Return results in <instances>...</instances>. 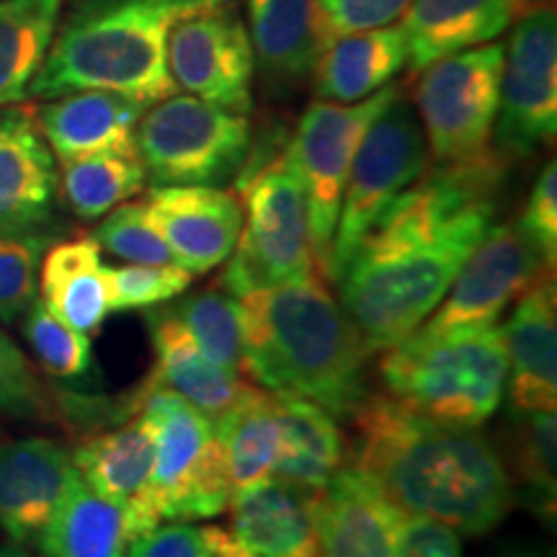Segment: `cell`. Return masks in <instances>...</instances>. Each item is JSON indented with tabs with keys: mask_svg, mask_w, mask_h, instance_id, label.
I'll use <instances>...</instances> for the list:
<instances>
[{
	"mask_svg": "<svg viewBox=\"0 0 557 557\" xmlns=\"http://www.w3.org/2000/svg\"><path fill=\"white\" fill-rule=\"evenodd\" d=\"M498 158L472 169H436L382 214L338 276L341 308L372 354L421 323L496 220Z\"/></svg>",
	"mask_w": 557,
	"mask_h": 557,
	"instance_id": "cell-1",
	"label": "cell"
},
{
	"mask_svg": "<svg viewBox=\"0 0 557 557\" xmlns=\"http://www.w3.org/2000/svg\"><path fill=\"white\" fill-rule=\"evenodd\" d=\"M348 421L351 468L372 478L400 511L468 537L493 532L511 511L517 493L504 455L478 429L431 421L393 395H367Z\"/></svg>",
	"mask_w": 557,
	"mask_h": 557,
	"instance_id": "cell-2",
	"label": "cell"
},
{
	"mask_svg": "<svg viewBox=\"0 0 557 557\" xmlns=\"http://www.w3.org/2000/svg\"><path fill=\"white\" fill-rule=\"evenodd\" d=\"M243 374L348 418L367 398L364 338L315 274L240 297Z\"/></svg>",
	"mask_w": 557,
	"mask_h": 557,
	"instance_id": "cell-3",
	"label": "cell"
},
{
	"mask_svg": "<svg viewBox=\"0 0 557 557\" xmlns=\"http://www.w3.org/2000/svg\"><path fill=\"white\" fill-rule=\"evenodd\" d=\"M235 0H83L54 32L29 99L111 90L152 107L176 94L165 47L181 18Z\"/></svg>",
	"mask_w": 557,
	"mask_h": 557,
	"instance_id": "cell-4",
	"label": "cell"
},
{
	"mask_svg": "<svg viewBox=\"0 0 557 557\" xmlns=\"http://www.w3.org/2000/svg\"><path fill=\"white\" fill-rule=\"evenodd\" d=\"M380 369L389 395L416 413L449 426L480 429L506 395L504 329L410 333L387 348Z\"/></svg>",
	"mask_w": 557,
	"mask_h": 557,
	"instance_id": "cell-5",
	"label": "cell"
},
{
	"mask_svg": "<svg viewBox=\"0 0 557 557\" xmlns=\"http://www.w3.org/2000/svg\"><path fill=\"white\" fill-rule=\"evenodd\" d=\"M135 413L156 426L148 500L160 521L214 519L233 500L227 455L214 423L150 377L132 393Z\"/></svg>",
	"mask_w": 557,
	"mask_h": 557,
	"instance_id": "cell-6",
	"label": "cell"
},
{
	"mask_svg": "<svg viewBox=\"0 0 557 557\" xmlns=\"http://www.w3.org/2000/svg\"><path fill=\"white\" fill-rule=\"evenodd\" d=\"M238 189L246 212L220 287L240 299L315 274L305 191L284 152Z\"/></svg>",
	"mask_w": 557,
	"mask_h": 557,
	"instance_id": "cell-7",
	"label": "cell"
},
{
	"mask_svg": "<svg viewBox=\"0 0 557 557\" xmlns=\"http://www.w3.org/2000/svg\"><path fill=\"white\" fill-rule=\"evenodd\" d=\"M250 152V122L194 96L158 101L137 124V156L152 186H220Z\"/></svg>",
	"mask_w": 557,
	"mask_h": 557,
	"instance_id": "cell-8",
	"label": "cell"
},
{
	"mask_svg": "<svg viewBox=\"0 0 557 557\" xmlns=\"http://www.w3.org/2000/svg\"><path fill=\"white\" fill-rule=\"evenodd\" d=\"M421 73L416 103L436 169H472L496 158L491 139L500 103L504 47H472Z\"/></svg>",
	"mask_w": 557,
	"mask_h": 557,
	"instance_id": "cell-9",
	"label": "cell"
},
{
	"mask_svg": "<svg viewBox=\"0 0 557 557\" xmlns=\"http://www.w3.org/2000/svg\"><path fill=\"white\" fill-rule=\"evenodd\" d=\"M429 163L426 137L416 111L400 90L385 111L369 124L361 139L351 171H348L344 199H341L336 233H333L329 276L333 284L344 274L346 263L372 233L393 201L423 178Z\"/></svg>",
	"mask_w": 557,
	"mask_h": 557,
	"instance_id": "cell-10",
	"label": "cell"
},
{
	"mask_svg": "<svg viewBox=\"0 0 557 557\" xmlns=\"http://www.w3.org/2000/svg\"><path fill=\"white\" fill-rule=\"evenodd\" d=\"M398 96V86H385L357 103L315 101L299 120L284 158L295 171L308 207V233L312 261L329 276L333 233H336L341 199L361 139L369 124Z\"/></svg>",
	"mask_w": 557,
	"mask_h": 557,
	"instance_id": "cell-11",
	"label": "cell"
},
{
	"mask_svg": "<svg viewBox=\"0 0 557 557\" xmlns=\"http://www.w3.org/2000/svg\"><path fill=\"white\" fill-rule=\"evenodd\" d=\"M557 132V21L549 9L521 16L504 50L493 152L500 163L532 158Z\"/></svg>",
	"mask_w": 557,
	"mask_h": 557,
	"instance_id": "cell-12",
	"label": "cell"
},
{
	"mask_svg": "<svg viewBox=\"0 0 557 557\" xmlns=\"http://www.w3.org/2000/svg\"><path fill=\"white\" fill-rule=\"evenodd\" d=\"M165 62L176 88L194 99L238 114L253 107V47L235 3L181 18L169 34Z\"/></svg>",
	"mask_w": 557,
	"mask_h": 557,
	"instance_id": "cell-13",
	"label": "cell"
},
{
	"mask_svg": "<svg viewBox=\"0 0 557 557\" xmlns=\"http://www.w3.org/2000/svg\"><path fill=\"white\" fill-rule=\"evenodd\" d=\"M545 271L553 269H547L532 243L521 235L517 222H493L485 238L457 271L447 295L416 333L438 336L496 325L508 305L524 295Z\"/></svg>",
	"mask_w": 557,
	"mask_h": 557,
	"instance_id": "cell-14",
	"label": "cell"
},
{
	"mask_svg": "<svg viewBox=\"0 0 557 557\" xmlns=\"http://www.w3.org/2000/svg\"><path fill=\"white\" fill-rule=\"evenodd\" d=\"M156 462V426L148 416L135 413L122 426L88 436L73 451V465L96 496L120 506L129 545L160 524L148 500Z\"/></svg>",
	"mask_w": 557,
	"mask_h": 557,
	"instance_id": "cell-15",
	"label": "cell"
},
{
	"mask_svg": "<svg viewBox=\"0 0 557 557\" xmlns=\"http://www.w3.org/2000/svg\"><path fill=\"white\" fill-rule=\"evenodd\" d=\"M173 261L207 274L230 259L243 227V207L220 186H152L143 199Z\"/></svg>",
	"mask_w": 557,
	"mask_h": 557,
	"instance_id": "cell-16",
	"label": "cell"
},
{
	"mask_svg": "<svg viewBox=\"0 0 557 557\" xmlns=\"http://www.w3.org/2000/svg\"><path fill=\"white\" fill-rule=\"evenodd\" d=\"M75 475L73 455L52 438L0 442V529L16 545L39 542Z\"/></svg>",
	"mask_w": 557,
	"mask_h": 557,
	"instance_id": "cell-17",
	"label": "cell"
},
{
	"mask_svg": "<svg viewBox=\"0 0 557 557\" xmlns=\"http://www.w3.org/2000/svg\"><path fill=\"white\" fill-rule=\"evenodd\" d=\"M557 295L555 271H545L519 295L504 325L511 410H555L557 406Z\"/></svg>",
	"mask_w": 557,
	"mask_h": 557,
	"instance_id": "cell-18",
	"label": "cell"
},
{
	"mask_svg": "<svg viewBox=\"0 0 557 557\" xmlns=\"http://www.w3.org/2000/svg\"><path fill=\"white\" fill-rule=\"evenodd\" d=\"M400 508L357 468H341L318 498L323 557H398Z\"/></svg>",
	"mask_w": 557,
	"mask_h": 557,
	"instance_id": "cell-19",
	"label": "cell"
},
{
	"mask_svg": "<svg viewBox=\"0 0 557 557\" xmlns=\"http://www.w3.org/2000/svg\"><path fill=\"white\" fill-rule=\"evenodd\" d=\"M318 498L320 493L271 475L230 500L233 532L256 557H323Z\"/></svg>",
	"mask_w": 557,
	"mask_h": 557,
	"instance_id": "cell-20",
	"label": "cell"
},
{
	"mask_svg": "<svg viewBox=\"0 0 557 557\" xmlns=\"http://www.w3.org/2000/svg\"><path fill=\"white\" fill-rule=\"evenodd\" d=\"M145 109L148 107L111 90H75L41 107L37 127L60 163L99 152L135 156L137 124Z\"/></svg>",
	"mask_w": 557,
	"mask_h": 557,
	"instance_id": "cell-21",
	"label": "cell"
},
{
	"mask_svg": "<svg viewBox=\"0 0 557 557\" xmlns=\"http://www.w3.org/2000/svg\"><path fill=\"white\" fill-rule=\"evenodd\" d=\"M58 191L50 145L32 114L0 111V233H29L45 225Z\"/></svg>",
	"mask_w": 557,
	"mask_h": 557,
	"instance_id": "cell-22",
	"label": "cell"
},
{
	"mask_svg": "<svg viewBox=\"0 0 557 557\" xmlns=\"http://www.w3.org/2000/svg\"><path fill=\"white\" fill-rule=\"evenodd\" d=\"M408 65L426 70L451 54L496 41L513 18V0H410L403 13Z\"/></svg>",
	"mask_w": 557,
	"mask_h": 557,
	"instance_id": "cell-23",
	"label": "cell"
},
{
	"mask_svg": "<svg viewBox=\"0 0 557 557\" xmlns=\"http://www.w3.org/2000/svg\"><path fill=\"white\" fill-rule=\"evenodd\" d=\"M145 320L156 351L150 380L173 389L212 423L253 387L212 364L169 308L145 312Z\"/></svg>",
	"mask_w": 557,
	"mask_h": 557,
	"instance_id": "cell-24",
	"label": "cell"
},
{
	"mask_svg": "<svg viewBox=\"0 0 557 557\" xmlns=\"http://www.w3.org/2000/svg\"><path fill=\"white\" fill-rule=\"evenodd\" d=\"M253 60L271 83H297L323 54L315 0H248Z\"/></svg>",
	"mask_w": 557,
	"mask_h": 557,
	"instance_id": "cell-25",
	"label": "cell"
},
{
	"mask_svg": "<svg viewBox=\"0 0 557 557\" xmlns=\"http://www.w3.org/2000/svg\"><path fill=\"white\" fill-rule=\"evenodd\" d=\"M41 305L70 329L96 333L111 315L107 267L96 238H73L47 248L39 267Z\"/></svg>",
	"mask_w": 557,
	"mask_h": 557,
	"instance_id": "cell-26",
	"label": "cell"
},
{
	"mask_svg": "<svg viewBox=\"0 0 557 557\" xmlns=\"http://www.w3.org/2000/svg\"><path fill=\"white\" fill-rule=\"evenodd\" d=\"M408 65L406 37L400 26L359 32L325 47L315 65L320 101L357 103L374 96Z\"/></svg>",
	"mask_w": 557,
	"mask_h": 557,
	"instance_id": "cell-27",
	"label": "cell"
},
{
	"mask_svg": "<svg viewBox=\"0 0 557 557\" xmlns=\"http://www.w3.org/2000/svg\"><path fill=\"white\" fill-rule=\"evenodd\" d=\"M276 418L278 451L271 475L323 493L333 475L346 468V444L336 416L305 398L276 395Z\"/></svg>",
	"mask_w": 557,
	"mask_h": 557,
	"instance_id": "cell-28",
	"label": "cell"
},
{
	"mask_svg": "<svg viewBox=\"0 0 557 557\" xmlns=\"http://www.w3.org/2000/svg\"><path fill=\"white\" fill-rule=\"evenodd\" d=\"M45 557H124L129 540L120 506L73 478L58 511L39 537Z\"/></svg>",
	"mask_w": 557,
	"mask_h": 557,
	"instance_id": "cell-29",
	"label": "cell"
},
{
	"mask_svg": "<svg viewBox=\"0 0 557 557\" xmlns=\"http://www.w3.org/2000/svg\"><path fill=\"white\" fill-rule=\"evenodd\" d=\"M506 470L513 493L532 513L555 524L557 508V421L555 410H511Z\"/></svg>",
	"mask_w": 557,
	"mask_h": 557,
	"instance_id": "cell-30",
	"label": "cell"
},
{
	"mask_svg": "<svg viewBox=\"0 0 557 557\" xmlns=\"http://www.w3.org/2000/svg\"><path fill=\"white\" fill-rule=\"evenodd\" d=\"M62 0H0V107L29 99L58 32Z\"/></svg>",
	"mask_w": 557,
	"mask_h": 557,
	"instance_id": "cell-31",
	"label": "cell"
},
{
	"mask_svg": "<svg viewBox=\"0 0 557 557\" xmlns=\"http://www.w3.org/2000/svg\"><path fill=\"white\" fill-rule=\"evenodd\" d=\"M214 431L227 455L233 496L271 478L278 451L274 393L250 387L233 408L214 421Z\"/></svg>",
	"mask_w": 557,
	"mask_h": 557,
	"instance_id": "cell-32",
	"label": "cell"
},
{
	"mask_svg": "<svg viewBox=\"0 0 557 557\" xmlns=\"http://www.w3.org/2000/svg\"><path fill=\"white\" fill-rule=\"evenodd\" d=\"M148 184V173L139 156L99 152L62 163V194L67 207L81 220H99L124 205Z\"/></svg>",
	"mask_w": 557,
	"mask_h": 557,
	"instance_id": "cell-33",
	"label": "cell"
},
{
	"mask_svg": "<svg viewBox=\"0 0 557 557\" xmlns=\"http://www.w3.org/2000/svg\"><path fill=\"white\" fill-rule=\"evenodd\" d=\"M205 357L225 372L243 374V325L240 302L225 289H205L181 297L173 308Z\"/></svg>",
	"mask_w": 557,
	"mask_h": 557,
	"instance_id": "cell-34",
	"label": "cell"
},
{
	"mask_svg": "<svg viewBox=\"0 0 557 557\" xmlns=\"http://www.w3.org/2000/svg\"><path fill=\"white\" fill-rule=\"evenodd\" d=\"M24 336L32 346L34 357L47 374L60 382L88 380L94 372V346L86 333L70 329L60 318L34 299L24 312Z\"/></svg>",
	"mask_w": 557,
	"mask_h": 557,
	"instance_id": "cell-35",
	"label": "cell"
},
{
	"mask_svg": "<svg viewBox=\"0 0 557 557\" xmlns=\"http://www.w3.org/2000/svg\"><path fill=\"white\" fill-rule=\"evenodd\" d=\"M50 238L29 233H0V323H16L37 299V276Z\"/></svg>",
	"mask_w": 557,
	"mask_h": 557,
	"instance_id": "cell-36",
	"label": "cell"
},
{
	"mask_svg": "<svg viewBox=\"0 0 557 557\" xmlns=\"http://www.w3.org/2000/svg\"><path fill=\"white\" fill-rule=\"evenodd\" d=\"M94 238L101 250H109L111 256H120L129 263H143V267L176 263L145 201H124L111 209L109 218L96 227Z\"/></svg>",
	"mask_w": 557,
	"mask_h": 557,
	"instance_id": "cell-37",
	"label": "cell"
},
{
	"mask_svg": "<svg viewBox=\"0 0 557 557\" xmlns=\"http://www.w3.org/2000/svg\"><path fill=\"white\" fill-rule=\"evenodd\" d=\"M189 271L178 263H160V267H143V263H127V267H107L109 287V310H148L158 305L171 302L184 295L191 284Z\"/></svg>",
	"mask_w": 557,
	"mask_h": 557,
	"instance_id": "cell-38",
	"label": "cell"
},
{
	"mask_svg": "<svg viewBox=\"0 0 557 557\" xmlns=\"http://www.w3.org/2000/svg\"><path fill=\"white\" fill-rule=\"evenodd\" d=\"M323 47L359 32L393 26L408 11L410 0H315ZM325 52V50H323Z\"/></svg>",
	"mask_w": 557,
	"mask_h": 557,
	"instance_id": "cell-39",
	"label": "cell"
},
{
	"mask_svg": "<svg viewBox=\"0 0 557 557\" xmlns=\"http://www.w3.org/2000/svg\"><path fill=\"white\" fill-rule=\"evenodd\" d=\"M517 227L521 235L532 243L534 250L547 263V269L555 271L557 261V169L555 160L542 169L540 178L534 181L532 194L524 207Z\"/></svg>",
	"mask_w": 557,
	"mask_h": 557,
	"instance_id": "cell-40",
	"label": "cell"
},
{
	"mask_svg": "<svg viewBox=\"0 0 557 557\" xmlns=\"http://www.w3.org/2000/svg\"><path fill=\"white\" fill-rule=\"evenodd\" d=\"M0 413L24 421H58V398L37 374H18L0 364Z\"/></svg>",
	"mask_w": 557,
	"mask_h": 557,
	"instance_id": "cell-41",
	"label": "cell"
},
{
	"mask_svg": "<svg viewBox=\"0 0 557 557\" xmlns=\"http://www.w3.org/2000/svg\"><path fill=\"white\" fill-rule=\"evenodd\" d=\"M398 557H462L455 529L418 513H398Z\"/></svg>",
	"mask_w": 557,
	"mask_h": 557,
	"instance_id": "cell-42",
	"label": "cell"
},
{
	"mask_svg": "<svg viewBox=\"0 0 557 557\" xmlns=\"http://www.w3.org/2000/svg\"><path fill=\"white\" fill-rule=\"evenodd\" d=\"M201 553H205L201 527L171 521V524H158L148 534L137 537L124 557H201Z\"/></svg>",
	"mask_w": 557,
	"mask_h": 557,
	"instance_id": "cell-43",
	"label": "cell"
},
{
	"mask_svg": "<svg viewBox=\"0 0 557 557\" xmlns=\"http://www.w3.org/2000/svg\"><path fill=\"white\" fill-rule=\"evenodd\" d=\"M201 542H205V553H201V557H256L238 540V534L222 527H201Z\"/></svg>",
	"mask_w": 557,
	"mask_h": 557,
	"instance_id": "cell-44",
	"label": "cell"
},
{
	"mask_svg": "<svg viewBox=\"0 0 557 557\" xmlns=\"http://www.w3.org/2000/svg\"><path fill=\"white\" fill-rule=\"evenodd\" d=\"M500 557H553V555H545V553H537V549H508Z\"/></svg>",
	"mask_w": 557,
	"mask_h": 557,
	"instance_id": "cell-45",
	"label": "cell"
},
{
	"mask_svg": "<svg viewBox=\"0 0 557 557\" xmlns=\"http://www.w3.org/2000/svg\"><path fill=\"white\" fill-rule=\"evenodd\" d=\"M0 557H34V555H29L18 545H9V547H0Z\"/></svg>",
	"mask_w": 557,
	"mask_h": 557,
	"instance_id": "cell-46",
	"label": "cell"
},
{
	"mask_svg": "<svg viewBox=\"0 0 557 557\" xmlns=\"http://www.w3.org/2000/svg\"><path fill=\"white\" fill-rule=\"evenodd\" d=\"M0 438H3V431H0Z\"/></svg>",
	"mask_w": 557,
	"mask_h": 557,
	"instance_id": "cell-47",
	"label": "cell"
},
{
	"mask_svg": "<svg viewBox=\"0 0 557 557\" xmlns=\"http://www.w3.org/2000/svg\"><path fill=\"white\" fill-rule=\"evenodd\" d=\"M513 3H517V0H513Z\"/></svg>",
	"mask_w": 557,
	"mask_h": 557,
	"instance_id": "cell-48",
	"label": "cell"
}]
</instances>
